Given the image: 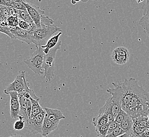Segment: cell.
<instances>
[{"mask_svg": "<svg viewBox=\"0 0 149 137\" xmlns=\"http://www.w3.org/2000/svg\"><path fill=\"white\" fill-rule=\"evenodd\" d=\"M44 55L43 48L41 46H36V50L32 53L31 57L26 60L24 62L36 74L42 75L44 73L42 71Z\"/></svg>", "mask_w": 149, "mask_h": 137, "instance_id": "5", "label": "cell"}, {"mask_svg": "<svg viewBox=\"0 0 149 137\" xmlns=\"http://www.w3.org/2000/svg\"><path fill=\"white\" fill-rule=\"evenodd\" d=\"M0 5L11 7L20 11H27L25 6L22 3V1L18 0H0Z\"/></svg>", "mask_w": 149, "mask_h": 137, "instance_id": "15", "label": "cell"}, {"mask_svg": "<svg viewBox=\"0 0 149 137\" xmlns=\"http://www.w3.org/2000/svg\"><path fill=\"white\" fill-rule=\"evenodd\" d=\"M54 24V21L48 16H43L41 20V26H50Z\"/></svg>", "mask_w": 149, "mask_h": 137, "instance_id": "30", "label": "cell"}, {"mask_svg": "<svg viewBox=\"0 0 149 137\" xmlns=\"http://www.w3.org/2000/svg\"><path fill=\"white\" fill-rule=\"evenodd\" d=\"M0 9L1 10V12H2V17L4 18V19L6 21L8 20V19L9 18L11 15L9 13V11L7 9V7L6 6H1L0 5Z\"/></svg>", "mask_w": 149, "mask_h": 137, "instance_id": "32", "label": "cell"}, {"mask_svg": "<svg viewBox=\"0 0 149 137\" xmlns=\"http://www.w3.org/2000/svg\"><path fill=\"white\" fill-rule=\"evenodd\" d=\"M32 102L31 113L30 119L35 117L38 114L45 111V109L42 108L39 103L40 100H35L30 98Z\"/></svg>", "mask_w": 149, "mask_h": 137, "instance_id": "19", "label": "cell"}, {"mask_svg": "<svg viewBox=\"0 0 149 137\" xmlns=\"http://www.w3.org/2000/svg\"><path fill=\"white\" fill-rule=\"evenodd\" d=\"M92 123L96 127L97 126H102L106 125L109 123L108 117L106 114H98L97 116L93 118Z\"/></svg>", "mask_w": 149, "mask_h": 137, "instance_id": "20", "label": "cell"}, {"mask_svg": "<svg viewBox=\"0 0 149 137\" xmlns=\"http://www.w3.org/2000/svg\"><path fill=\"white\" fill-rule=\"evenodd\" d=\"M27 81L26 79V72L22 71L20 74L17 75L14 81L11 83H10L6 88L4 92L6 94L10 92H17L18 93H20L23 91L25 88L26 83Z\"/></svg>", "mask_w": 149, "mask_h": 137, "instance_id": "8", "label": "cell"}, {"mask_svg": "<svg viewBox=\"0 0 149 137\" xmlns=\"http://www.w3.org/2000/svg\"><path fill=\"white\" fill-rule=\"evenodd\" d=\"M61 46V41H59L55 48L50 50L47 54H45L43 57L42 70H44V77L47 81H51L55 75V60L56 53Z\"/></svg>", "mask_w": 149, "mask_h": 137, "instance_id": "3", "label": "cell"}, {"mask_svg": "<svg viewBox=\"0 0 149 137\" xmlns=\"http://www.w3.org/2000/svg\"><path fill=\"white\" fill-rule=\"evenodd\" d=\"M127 116V114L126 112L124 111L122 109H121L120 112H118V115L115 118V121L118 123L119 125H120L123 122L124 119H125L126 116Z\"/></svg>", "mask_w": 149, "mask_h": 137, "instance_id": "29", "label": "cell"}, {"mask_svg": "<svg viewBox=\"0 0 149 137\" xmlns=\"http://www.w3.org/2000/svg\"><path fill=\"white\" fill-rule=\"evenodd\" d=\"M62 34V32L58 33L55 34L49 39L45 46H41L43 49V52L45 54H47L49 53L51 49L55 48L57 46L59 41V39L60 35Z\"/></svg>", "mask_w": 149, "mask_h": 137, "instance_id": "16", "label": "cell"}, {"mask_svg": "<svg viewBox=\"0 0 149 137\" xmlns=\"http://www.w3.org/2000/svg\"><path fill=\"white\" fill-rule=\"evenodd\" d=\"M19 120H17L15 122L13 125V129L15 131H21L25 128L26 123L24 120L21 116H19Z\"/></svg>", "mask_w": 149, "mask_h": 137, "instance_id": "27", "label": "cell"}, {"mask_svg": "<svg viewBox=\"0 0 149 137\" xmlns=\"http://www.w3.org/2000/svg\"><path fill=\"white\" fill-rule=\"evenodd\" d=\"M46 116V111H44L38 114L32 119H30V123L28 126L25 127V128L28 129L32 133L37 134H41L42 126L43 125V120Z\"/></svg>", "mask_w": 149, "mask_h": 137, "instance_id": "9", "label": "cell"}, {"mask_svg": "<svg viewBox=\"0 0 149 137\" xmlns=\"http://www.w3.org/2000/svg\"><path fill=\"white\" fill-rule=\"evenodd\" d=\"M120 127V125L116 122L115 121H113L111 123H109V128H108V132L107 134H109L112 132L113 131L116 129L118 128V127Z\"/></svg>", "mask_w": 149, "mask_h": 137, "instance_id": "34", "label": "cell"}, {"mask_svg": "<svg viewBox=\"0 0 149 137\" xmlns=\"http://www.w3.org/2000/svg\"><path fill=\"white\" fill-rule=\"evenodd\" d=\"M0 32L3 33L4 34H6V35H7L11 39H14L11 33V32L10 31V29H9L8 26H7V27H3L2 26L0 25Z\"/></svg>", "mask_w": 149, "mask_h": 137, "instance_id": "33", "label": "cell"}, {"mask_svg": "<svg viewBox=\"0 0 149 137\" xmlns=\"http://www.w3.org/2000/svg\"><path fill=\"white\" fill-rule=\"evenodd\" d=\"M139 25L148 32H149V13L143 15L139 21Z\"/></svg>", "mask_w": 149, "mask_h": 137, "instance_id": "22", "label": "cell"}, {"mask_svg": "<svg viewBox=\"0 0 149 137\" xmlns=\"http://www.w3.org/2000/svg\"><path fill=\"white\" fill-rule=\"evenodd\" d=\"M114 86V88L107 89V92L109 93L112 96L110 98L111 106H112V112L114 117L115 118L120 112L122 106V101L123 96V91L120 83H112Z\"/></svg>", "mask_w": 149, "mask_h": 137, "instance_id": "6", "label": "cell"}, {"mask_svg": "<svg viewBox=\"0 0 149 137\" xmlns=\"http://www.w3.org/2000/svg\"><path fill=\"white\" fill-rule=\"evenodd\" d=\"M22 3L25 6L27 12L32 18L37 28H41V20L45 15V11L41 10L39 6L31 3L22 1Z\"/></svg>", "mask_w": 149, "mask_h": 137, "instance_id": "7", "label": "cell"}, {"mask_svg": "<svg viewBox=\"0 0 149 137\" xmlns=\"http://www.w3.org/2000/svg\"><path fill=\"white\" fill-rule=\"evenodd\" d=\"M62 32V30L54 24L50 26H41V28H36L31 33L32 43L36 46L46 45L48 41L57 32Z\"/></svg>", "mask_w": 149, "mask_h": 137, "instance_id": "2", "label": "cell"}, {"mask_svg": "<svg viewBox=\"0 0 149 137\" xmlns=\"http://www.w3.org/2000/svg\"><path fill=\"white\" fill-rule=\"evenodd\" d=\"M77 2V1H72V4H75Z\"/></svg>", "mask_w": 149, "mask_h": 137, "instance_id": "42", "label": "cell"}, {"mask_svg": "<svg viewBox=\"0 0 149 137\" xmlns=\"http://www.w3.org/2000/svg\"><path fill=\"white\" fill-rule=\"evenodd\" d=\"M148 117H140L133 119V128L131 137H140L147 127Z\"/></svg>", "mask_w": 149, "mask_h": 137, "instance_id": "10", "label": "cell"}, {"mask_svg": "<svg viewBox=\"0 0 149 137\" xmlns=\"http://www.w3.org/2000/svg\"><path fill=\"white\" fill-rule=\"evenodd\" d=\"M18 19L28 22L29 23H34L30 15L27 11L19 10L18 14Z\"/></svg>", "mask_w": 149, "mask_h": 137, "instance_id": "26", "label": "cell"}, {"mask_svg": "<svg viewBox=\"0 0 149 137\" xmlns=\"http://www.w3.org/2000/svg\"><path fill=\"white\" fill-rule=\"evenodd\" d=\"M149 94L141 86H139L133 97L124 111L133 119L140 117H148Z\"/></svg>", "mask_w": 149, "mask_h": 137, "instance_id": "1", "label": "cell"}, {"mask_svg": "<svg viewBox=\"0 0 149 137\" xmlns=\"http://www.w3.org/2000/svg\"><path fill=\"white\" fill-rule=\"evenodd\" d=\"M98 114H106L108 117L109 123L114 121L115 118L112 114V106L110 98L106 101L105 104L100 109Z\"/></svg>", "mask_w": 149, "mask_h": 137, "instance_id": "17", "label": "cell"}, {"mask_svg": "<svg viewBox=\"0 0 149 137\" xmlns=\"http://www.w3.org/2000/svg\"><path fill=\"white\" fill-rule=\"evenodd\" d=\"M44 109L46 111V117L51 121L52 122L59 123L60 120L66 119V117L59 110L48 108H46Z\"/></svg>", "mask_w": 149, "mask_h": 137, "instance_id": "13", "label": "cell"}, {"mask_svg": "<svg viewBox=\"0 0 149 137\" xmlns=\"http://www.w3.org/2000/svg\"><path fill=\"white\" fill-rule=\"evenodd\" d=\"M148 108H149V104H148ZM148 118V125H147V127L146 128H149V113Z\"/></svg>", "mask_w": 149, "mask_h": 137, "instance_id": "41", "label": "cell"}, {"mask_svg": "<svg viewBox=\"0 0 149 137\" xmlns=\"http://www.w3.org/2000/svg\"><path fill=\"white\" fill-rule=\"evenodd\" d=\"M14 39L22 41L28 44L32 43V38L31 33L26 31L23 29H21L19 26L15 28H9Z\"/></svg>", "mask_w": 149, "mask_h": 137, "instance_id": "11", "label": "cell"}, {"mask_svg": "<svg viewBox=\"0 0 149 137\" xmlns=\"http://www.w3.org/2000/svg\"><path fill=\"white\" fill-rule=\"evenodd\" d=\"M8 94L11 97L10 100V114L12 119H17L19 117L20 113V103L18 97V93L17 92H10Z\"/></svg>", "mask_w": 149, "mask_h": 137, "instance_id": "12", "label": "cell"}, {"mask_svg": "<svg viewBox=\"0 0 149 137\" xmlns=\"http://www.w3.org/2000/svg\"><path fill=\"white\" fill-rule=\"evenodd\" d=\"M124 134H125V132L123 130L119 127L111 133L107 134L106 137H118L121 135H123Z\"/></svg>", "mask_w": 149, "mask_h": 137, "instance_id": "31", "label": "cell"}, {"mask_svg": "<svg viewBox=\"0 0 149 137\" xmlns=\"http://www.w3.org/2000/svg\"><path fill=\"white\" fill-rule=\"evenodd\" d=\"M140 137H149V128L146 129V130L141 135Z\"/></svg>", "mask_w": 149, "mask_h": 137, "instance_id": "38", "label": "cell"}, {"mask_svg": "<svg viewBox=\"0 0 149 137\" xmlns=\"http://www.w3.org/2000/svg\"><path fill=\"white\" fill-rule=\"evenodd\" d=\"M8 26L9 28H15L18 26L19 24V19L17 17H14L10 16L6 20Z\"/></svg>", "mask_w": 149, "mask_h": 137, "instance_id": "28", "label": "cell"}, {"mask_svg": "<svg viewBox=\"0 0 149 137\" xmlns=\"http://www.w3.org/2000/svg\"><path fill=\"white\" fill-rule=\"evenodd\" d=\"M142 9L143 10V15L149 13V0H148L142 6Z\"/></svg>", "mask_w": 149, "mask_h": 137, "instance_id": "36", "label": "cell"}, {"mask_svg": "<svg viewBox=\"0 0 149 137\" xmlns=\"http://www.w3.org/2000/svg\"><path fill=\"white\" fill-rule=\"evenodd\" d=\"M133 119L128 114L124 119L123 122L120 125V127L122 129L125 134H129L131 137L133 128Z\"/></svg>", "mask_w": 149, "mask_h": 137, "instance_id": "18", "label": "cell"}, {"mask_svg": "<svg viewBox=\"0 0 149 137\" xmlns=\"http://www.w3.org/2000/svg\"><path fill=\"white\" fill-rule=\"evenodd\" d=\"M0 25L2 26L3 27H7V26H8L6 21L4 20V18L2 17H0Z\"/></svg>", "mask_w": 149, "mask_h": 137, "instance_id": "37", "label": "cell"}, {"mask_svg": "<svg viewBox=\"0 0 149 137\" xmlns=\"http://www.w3.org/2000/svg\"><path fill=\"white\" fill-rule=\"evenodd\" d=\"M8 10L9 11L10 14L12 17H18V14H19V11L18 10L12 8L11 7H9V6H6Z\"/></svg>", "mask_w": 149, "mask_h": 137, "instance_id": "35", "label": "cell"}, {"mask_svg": "<svg viewBox=\"0 0 149 137\" xmlns=\"http://www.w3.org/2000/svg\"><path fill=\"white\" fill-rule=\"evenodd\" d=\"M18 26L21 29H23L26 31L30 33H31L32 32L37 28L35 23H29L28 22H26L21 19H19Z\"/></svg>", "mask_w": 149, "mask_h": 137, "instance_id": "21", "label": "cell"}, {"mask_svg": "<svg viewBox=\"0 0 149 137\" xmlns=\"http://www.w3.org/2000/svg\"><path fill=\"white\" fill-rule=\"evenodd\" d=\"M118 137H131L130 136H129V134H124L123 135H121L120 136Z\"/></svg>", "mask_w": 149, "mask_h": 137, "instance_id": "40", "label": "cell"}, {"mask_svg": "<svg viewBox=\"0 0 149 137\" xmlns=\"http://www.w3.org/2000/svg\"><path fill=\"white\" fill-rule=\"evenodd\" d=\"M9 137H22L19 134H11V136H10Z\"/></svg>", "mask_w": 149, "mask_h": 137, "instance_id": "39", "label": "cell"}, {"mask_svg": "<svg viewBox=\"0 0 149 137\" xmlns=\"http://www.w3.org/2000/svg\"><path fill=\"white\" fill-rule=\"evenodd\" d=\"M59 123H54L46 117L43 120V125L41 129V137H48L52 132L55 131L57 128Z\"/></svg>", "mask_w": 149, "mask_h": 137, "instance_id": "14", "label": "cell"}, {"mask_svg": "<svg viewBox=\"0 0 149 137\" xmlns=\"http://www.w3.org/2000/svg\"><path fill=\"white\" fill-rule=\"evenodd\" d=\"M109 128V123L106 125L97 126L95 127V132L97 134V137H106L107 135Z\"/></svg>", "mask_w": 149, "mask_h": 137, "instance_id": "23", "label": "cell"}, {"mask_svg": "<svg viewBox=\"0 0 149 137\" xmlns=\"http://www.w3.org/2000/svg\"><path fill=\"white\" fill-rule=\"evenodd\" d=\"M120 83L123 91L121 108L124 111L139 85L138 81L133 77L128 80L125 79L123 82Z\"/></svg>", "mask_w": 149, "mask_h": 137, "instance_id": "4", "label": "cell"}, {"mask_svg": "<svg viewBox=\"0 0 149 137\" xmlns=\"http://www.w3.org/2000/svg\"><path fill=\"white\" fill-rule=\"evenodd\" d=\"M112 59L113 61L118 64L123 65L127 63L128 61L129 57L125 56H119L114 54H112Z\"/></svg>", "mask_w": 149, "mask_h": 137, "instance_id": "25", "label": "cell"}, {"mask_svg": "<svg viewBox=\"0 0 149 137\" xmlns=\"http://www.w3.org/2000/svg\"><path fill=\"white\" fill-rule=\"evenodd\" d=\"M112 54L119 55V56H125V57H130V52L125 47L120 46L114 49L112 52Z\"/></svg>", "mask_w": 149, "mask_h": 137, "instance_id": "24", "label": "cell"}]
</instances>
